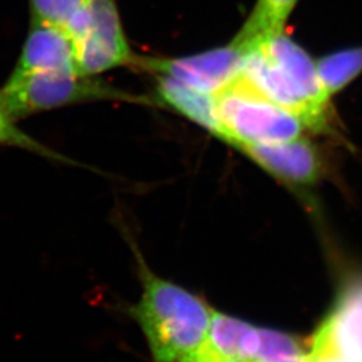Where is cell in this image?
<instances>
[{"instance_id":"cell-5","label":"cell","mask_w":362,"mask_h":362,"mask_svg":"<svg viewBox=\"0 0 362 362\" xmlns=\"http://www.w3.org/2000/svg\"><path fill=\"white\" fill-rule=\"evenodd\" d=\"M79 70L101 77L119 67H134L132 50L117 0H82L65 31Z\"/></svg>"},{"instance_id":"cell-14","label":"cell","mask_w":362,"mask_h":362,"mask_svg":"<svg viewBox=\"0 0 362 362\" xmlns=\"http://www.w3.org/2000/svg\"><path fill=\"white\" fill-rule=\"evenodd\" d=\"M82 0H28L33 22L57 27L64 33L76 16Z\"/></svg>"},{"instance_id":"cell-9","label":"cell","mask_w":362,"mask_h":362,"mask_svg":"<svg viewBox=\"0 0 362 362\" xmlns=\"http://www.w3.org/2000/svg\"><path fill=\"white\" fill-rule=\"evenodd\" d=\"M308 356L362 362V275L348 281L306 346Z\"/></svg>"},{"instance_id":"cell-7","label":"cell","mask_w":362,"mask_h":362,"mask_svg":"<svg viewBox=\"0 0 362 362\" xmlns=\"http://www.w3.org/2000/svg\"><path fill=\"white\" fill-rule=\"evenodd\" d=\"M246 50L231 40L228 45L177 58L140 57L134 67L164 76L196 90L215 94L239 77Z\"/></svg>"},{"instance_id":"cell-6","label":"cell","mask_w":362,"mask_h":362,"mask_svg":"<svg viewBox=\"0 0 362 362\" xmlns=\"http://www.w3.org/2000/svg\"><path fill=\"white\" fill-rule=\"evenodd\" d=\"M209 345L219 358L245 362H281L303 357L305 344L293 334L262 327L214 310Z\"/></svg>"},{"instance_id":"cell-12","label":"cell","mask_w":362,"mask_h":362,"mask_svg":"<svg viewBox=\"0 0 362 362\" xmlns=\"http://www.w3.org/2000/svg\"><path fill=\"white\" fill-rule=\"evenodd\" d=\"M325 93L333 98L362 74V46L330 52L317 61Z\"/></svg>"},{"instance_id":"cell-3","label":"cell","mask_w":362,"mask_h":362,"mask_svg":"<svg viewBox=\"0 0 362 362\" xmlns=\"http://www.w3.org/2000/svg\"><path fill=\"white\" fill-rule=\"evenodd\" d=\"M239 79L297 115L308 130H333L332 98L325 93L317 61L285 31L259 39L247 50Z\"/></svg>"},{"instance_id":"cell-1","label":"cell","mask_w":362,"mask_h":362,"mask_svg":"<svg viewBox=\"0 0 362 362\" xmlns=\"http://www.w3.org/2000/svg\"><path fill=\"white\" fill-rule=\"evenodd\" d=\"M0 95L16 121L76 105L144 103L141 97L115 88L100 77L83 74L65 33L33 21Z\"/></svg>"},{"instance_id":"cell-13","label":"cell","mask_w":362,"mask_h":362,"mask_svg":"<svg viewBox=\"0 0 362 362\" xmlns=\"http://www.w3.org/2000/svg\"><path fill=\"white\" fill-rule=\"evenodd\" d=\"M18 122L19 121H16L7 110L4 101L0 95V146H8V148H16L21 151L31 152L52 163L88 168L85 167V164H81L76 160L62 155L55 149H52L47 145L40 143L37 139H34L33 136H30L27 132L22 129Z\"/></svg>"},{"instance_id":"cell-15","label":"cell","mask_w":362,"mask_h":362,"mask_svg":"<svg viewBox=\"0 0 362 362\" xmlns=\"http://www.w3.org/2000/svg\"><path fill=\"white\" fill-rule=\"evenodd\" d=\"M214 362H245L240 361V360H233V358H218Z\"/></svg>"},{"instance_id":"cell-4","label":"cell","mask_w":362,"mask_h":362,"mask_svg":"<svg viewBox=\"0 0 362 362\" xmlns=\"http://www.w3.org/2000/svg\"><path fill=\"white\" fill-rule=\"evenodd\" d=\"M220 141L235 149L252 144L294 140L308 130L293 112L252 90L239 77L214 94Z\"/></svg>"},{"instance_id":"cell-16","label":"cell","mask_w":362,"mask_h":362,"mask_svg":"<svg viewBox=\"0 0 362 362\" xmlns=\"http://www.w3.org/2000/svg\"><path fill=\"white\" fill-rule=\"evenodd\" d=\"M281 362H305V356L299 357V358H291V360H285V361Z\"/></svg>"},{"instance_id":"cell-2","label":"cell","mask_w":362,"mask_h":362,"mask_svg":"<svg viewBox=\"0 0 362 362\" xmlns=\"http://www.w3.org/2000/svg\"><path fill=\"white\" fill-rule=\"evenodd\" d=\"M133 251L141 294L127 309L148 345L152 362H214L209 345L214 309L203 298L158 276L148 266L128 228L122 227Z\"/></svg>"},{"instance_id":"cell-10","label":"cell","mask_w":362,"mask_h":362,"mask_svg":"<svg viewBox=\"0 0 362 362\" xmlns=\"http://www.w3.org/2000/svg\"><path fill=\"white\" fill-rule=\"evenodd\" d=\"M155 97L157 103L192 121L209 134L221 136L219 119L215 109L214 94L196 90L164 76H155Z\"/></svg>"},{"instance_id":"cell-11","label":"cell","mask_w":362,"mask_h":362,"mask_svg":"<svg viewBox=\"0 0 362 362\" xmlns=\"http://www.w3.org/2000/svg\"><path fill=\"white\" fill-rule=\"evenodd\" d=\"M299 0H257L246 23L233 39L248 50L259 39L285 31L290 15Z\"/></svg>"},{"instance_id":"cell-8","label":"cell","mask_w":362,"mask_h":362,"mask_svg":"<svg viewBox=\"0 0 362 362\" xmlns=\"http://www.w3.org/2000/svg\"><path fill=\"white\" fill-rule=\"evenodd\" d=\"M236 151L278 182L299 194L315 188L327 172L322 148L305 136L282 143L243 145Z\"/></svg>"}]
</instances>
